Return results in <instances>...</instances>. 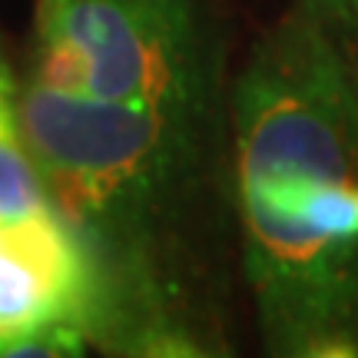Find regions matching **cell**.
<instances>
[{
    "label": "cell",
    "mask_w": 358,
    "mask_h": 358,
    "mask_svg": "<svg viewBox=\"0 0 358 358\" xmlns=\"http://www.w3.org/2000/svg\"><path fill=\"white\" fill-rule=\"evenodd\" d=\"M338 40L315 13H292L232 93L236 196L262 325L289 299L306 209L358 186V77Z\"/></svg>",
    "instance_id": "1"
},
{
    "label": "cell",
    "mask_w": 358,
    "mask_h": 358,
    "mask_svg": "<svg viewBox=\"0 0 358 358\" xmlns=\"http://www.w3.org/2000/svg\"><path fill=\"white\" fill-rule=\"evenodd\" d=\"M53 196L40 179L17 120V90L0 60V216H34L53 209Z\"/></svg>",
    "instance_id": "5"
},
{
    "label": "cell",
    "mask_w": 358,
    "mask_h": 358,
    "mask_svg": "<svg viewBox=\"0 0 358 358\" xmlns=\"http://www.w3.org/2000/svg\"><path fill=\"white\" fill-rule=\"evenodd\" d=\"M0 60H3V57H0Z\"/></svg>",
    "instance_id": "7"
},
{
    "label": "cell",
    "mask_w": 358,
    "mask_h": 358,
    "mask_svg": "<svg viewBox=\"0 0 358 358\" xmlns=\"http://www.w3.org/2000/svg\"><path fill=\"white\" fill-rule=\"evenodd\" d=\"M37 80L100 100L203 116V30L192 0H40Z\"/></svg>",
    "instance_id": "3"
},
{
    "label": "cell",
    "mask_w": 358,
    "mask_h": 358,
    "mask_svg": "<svg viewBox=\"0 0 358 358\" xmlns=\"http://www.w3.org/2000/svg\"><path fill=\"white\" fill-rule=\"evenodd\" d=\"M110 306V275L60 206L0 216V358L80 352Z\"/></svg>",
    "instance_id": "4"
},
{
    "label": "cell",
    "mask_w": 358,
    "mask_h": 358,
    "mask_svg": "<svg viewBox=\"0 0 358 358\" xmlns=\"http://www.w3.org/2000/svg\"><path fill=\"white\" fill-rule=\"evenodd\" d=\"M306 10L325 20L338 37L358 43V0H306Z\"/></svg>",
    "instance_id": "6"
},
{
    "label": "cell",
    "mask_w": 358,
    "mask_h": 358,
    "mask_svg": "<svg viewBox=\"0 0 358 358\" xmlns=\"http://www.w3.org/2000/svg\"><path fill=\"white\" fill-rule=\"evenodd\" d=\"M17 120L47 192L90 245L120 243L146 226L189 163L199 123L37 77L17 96Z\"/></svg>",
    "instance_id": "2"
}]
</instances>
